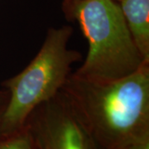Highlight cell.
I'll return each instance as SVG.
<instances>
[{
  "instance_id": "cell-1",
  "label": "cell",
  "mask_w": 149,
  "mask_h": 149,
  "mask_svg": "<svg viewBox=\"0 0 149 149\" xmlns=\"http://www.w3.org/2000/svg\"><path fill=\"white\" fill-rule=\"evenodd\" d=\"M61 91L98 149H120L149 139V62L109 82L70 74Z\"/></svg>"
},
{
  "instance_id": "cell-2",
  "label": "cell",
  "mask_w": 149,
  "mask_h": 149,
  "mask_svg": "<svg viewBox=\"0 0 149 149\" xmlns=\"http://www.w3.org/2000/svg\"><path fill=\"white\" fill-rule=\"evenodd\" d=\"M73 19L89 42L84 63L73 74L96 82L119 80L144 62L128 30L119 3L114 0H78Z\"/></svg>"
},
{
  "instance_id": "cell-3",
  "label": "cell",
  "mask_w": 149,
  "mask_h": 149,
  "mask_svg": "<svg viewBox=\"0 0 149 149\" xmlns=\"http://www.w3.org/2000/svg\"><path fill=\"white\" fill-rule=\"evenodd\" d=\"M72 33L73 28L69 25L49 28L30 64L3 82L9 94L2 123L3 137L23 128L30 113L61 90L70 75L72 65L81 59L79 52L68 47Z\"/></svg>"
},
{
  "instance_id": "cell-4",
  "label": "cell",
  "mask_w": 149,
  "mask_h": 149,
  "mask_svg": "<svg viewBox=\"0 0 149 149\" xmlns=\"http://www.w3.org/2000/svg\"><path fill=\"white\" fill-rule=\"evenodd\" d=\"M24 126L31 137L33 149H98L61 91L38 105Z\"/></svg>"
},
{
  "instance_id": "cell-5",
  "label": "cell",
  "mask_w": 149,
  "mask_h": 149,
  "mask_svg": "<svg viewBox=\"0 0 149 149\" xmlns=\"http://www.w3.org/2000/svg\"><path fill=\"white\" fill-rule=\"evenodd\" d=\"M118 3L133 42L149 62V0H121Z\"/></svg>"
},
{
  "instance_id": "cell-6",
  "label": "cell",
  "mask_w": 149,
  "mask_h": 149,
  "mask_svg": "<svg viewBox=\"0 0 149 149\" xmlns=\"http://www.w3.org/2000/svg\"><path fill=\"white\" fill-rule=\"evenodd\" d=\"M0 149H33L27 128L23 126L15 133L0 138Z\"/></svg>"
},
{
  "instance_id": "cell-7",
  "label": "cell",
  "mask_w": 149,
  "mask_h": 149,
  "mask_svg": "<svg viewBox=\"0 0 149 149\" xmlns=\"http://www.w3.org/2000/svg\"><path fill=\"white\" fill-rule=\"evenodd\" d=\"M9 98V94L6 90H0V138L3 137L2 135V123H3V118L5 112L6 108L8 105Z\"/></svg>"
},
{
  "instance_id": "cell-8",
  "label": "cell",
  "mask_w": 149,
  "mask_h": 149,
  "mask_svg": "<svg viewBox=\"0 0 149 149\" xmlns=\"http://www.w3.org/2000/svg\"><path fill=\"white\" fill-rule=\"evenodd\" d=\"M77 0H63L62 2V9L64 11L65 17L70 20L72 21L73 19V11L75 3Z\"/></svg>"
},
{
  "instance_id": "cell-9",
  "label": "cell",
  "mask_w": 149,
  "mask_h": 149,
  "mask_svg": "<svg viewBox=\"0 0 149 149\" xmlns=\"http://www.w3.org/2000/svg\"><path fill=\"white\" fill-rule=\"evenodd\" d=\"M120 149H149V139L134 142Z\"/></svg>"
},
{
  "instance_id": "cell-10",
  "label": "cell",
  "mask_w": 149,
  "mask_h": 149,
  "mask_svg": "<svg viewBox=\"0 0 149 149\" xmlns=\"http://www.w3.org/2000/svg\"><path fill=\"white\" fill-rule=\"evenodd\" d=\"M77 1H78V0H77ZM114 1H116V2H118V3H119V2H120L121 0H114Z\"/></svg>"
}]
</instances>
